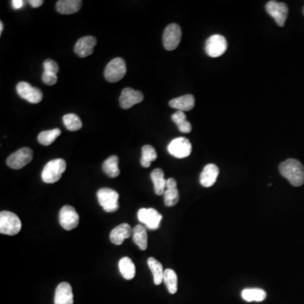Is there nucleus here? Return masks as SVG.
Returning <instances> with one entry per match:
<instances>
[{
  "instance_id": "33",
  "label": "nucleus",
  "mask_w": 304,
  "mask_h": 304,
  "mask_svg": "<svg viewBox=\"0 0 304 304\" xmlns=\"http://www.w3.org/2000/svg\"><path fill=\"white\" fill-rule=\"evenodd\" d=\"M43 67H44V71H48V72L54 73L58 75L59 71V67L56 62L53 59H47L43 63Z\"/></svg>"
},
{
  "instance_id": "12",
  "label": "nucleus",
  "mask_w": 304,
  "mask_h": 304,
  "mask_svg": "<svg viewBox=\"0 0 304 304\" xmlns=\"http://www.w3.org/2000/svg\"><path fill=\"white\" fill-rule=\"evenodd\" d=\"M16 91L22 98L27 100L32 104L39 103L43 98V94L40 89L33 87L31 84L25 81L18 83L16 86Z\"/></svg>"
},
{
  "instance_id": "15",
  "label": "nucleus",
  "mask_w": 304,
  "mask_h": 304,
  "mask_svg": "<svg viewBox=\"0 0 304 304\" xmlns=\"http://www.w3.org/2000/svg\"><path fill=\"white\" fill-rule=\"evenodd\" d=\"M96 45V39L91 36L83 37L78 40L75 46V53L80 58H86L93 54Z\"/></svg>"
},
{
  "instance_id": "11",
  "label": "nucleus",
  "mask_w": 304,
  "mask_h": 304,
  "mask_svg": "<svg viewBox=\"0 0 304 304\" xmlns=\"http://www.w3.org/2000/svg\"><path fill=\"white\" fill-rule=\"evenodd\" d=\"M168 150L174 158H188L192 151V144L189 139L184 137H179L173 139L170 144H168Z\"/></svg>"
},
{
  "instance_id": "10",
  "label": "nucleus",
  "mask_w": 304,
  "mask_h": 304,
  "mask_svg": "<svg viewBox=\"0 0 304 304\" xmlns=\"http://www.w3.org/2000/svg\"><path fill=\"white\" fill-rule=\"evenodd\" d=\"M80 216L71 206H64L59 211V223L64 230L71 231L79 225Z\"/></svg>"
},
{
  "instance_id": "28",
  "label": "nucleus",
  "mask_w": 304,
  "mask_h": 304,
  "mask_svg": "<svg viewBox=\"0 0 304 304\" xmlns=\"http://www.w3.org/2000/svg\"><path fill=\"white\" fill-rule=\"evenodd\" d=\"M163 282L165 283L166 286L170 293H176L178 291V276L174 269H167L164 270Z\"/></svg>"
},
{
  "instance_id": "1",
  "label": "nucleus",
  "mask_w": 304,
  "mask_h": 304,
  "mask_svg": "<svg viewBox=\"0 0 304 304\" xmlns=\"http://www.w3.org/2000/svg\"><path fill=\"white\" fill-rule=\"evenodd\" d=\"M279 171L294 187H300L304 184V167L296 159H287L280 163Z\"/></svg>"
},
{
  "instance_id": "37",
  "label": "nucleus",
  "mask_w": 304,
  "mask_h": 304,
  "mask_svg": "<svg viewBox=\"0 0 304 304\" xmlns=\"http://www.w3.org/2000/svg\"><path fill=\"white\" fill-rule=\"evenodd\" d=\"M4 30V24L3 22H0V34H2Z\"/></svg>"
},
{
  "instance_id": "18",
  "label": "nucleus",
  "mask_w": 304,
  "mask_h": 304,
  "mask_svg": "<svg viewBox=\"0 0 304 304\" xmlns=\"http://www.w3.org/2000/svg\"><path fill=\"white\" fill-rule=\"evenodd\" d=\"M219 176V168L215 164L206 165L200 174V182L203 187L210 188L215 184Z\"/></svg>"
},
{
  "instance_id": "21",
  "label": "nucleus",
  "mask_w": 304,
  "mask_h": 304,
  "mask_svg": "<svg viewBox=\"0 0 304 304\" xmlns=\"http://www.w3.org/2000/svg\"><path fill=\"white\" fill-rule=\"evenodd\" d=\"M82 6L80 0H60L58 1L56 9L58 12L63 15H71L77 13Z\"/></svg>"
},
{
  "instance_id": "14",
  "label": "nucleus",
  "mask_w": 304,
  "mask_h": 304,
  "mask_svg": "<svg viewBox=\"0 0 304 304\" xmlns=\"http://www.w3.org/2000/svg\"><path fill=\"white\" fill-rule=\"evenodd\" d=\"M144 99L143 94L132 88L123 89L119 97V103L123 109H128L134 105L140 103Z\"/></svg>"
},
{
  "instance_id": "4",
  "label": "nucleus",
  "mask_w": 304,
  "mask_h": 304,
  "mask_svg": "<svg viewBox=\"0 0 304 304\" xmlns=\"http://www.w3.org/2000/svg\"><path fill=\"white\" fill-rule=\"evenodd\" d=\"M97 199L100 206L106 212L112 213L118 210L119 195L117 191L108 188H102L97 192Z\"/></svg>"
},
{
  "instance_id": "20",
  "label": "nucleus",
  "mask_w": 304,
  "mask_h": 304,
  "mask_svg": "<svg viewBox=\"0 0 304 304\" xmlns=\"http://www.w3.org/2000/svg\"><path fill=\"white\" fill-rule=\"evenodd\" d=\"M195 96L191 94H188V95H184V96L173 99L169 101V106L173 108L181 111V112H187L195 107Z\"/></svg>"
},
{
  "instance_id": "22",
  "label": "nucleus",
  "mask_w": 304,
  "mask_h": 304,
  "mask_svg": "<svg viewBox=\"0 0 304 304\" xmlns=\"http://www.w3.org/2000/svg\"><path fill=\"white\" fill-rule=\"evenodd\" d=\"M150 179L154 184L156 195H164L167 188V180L165 179L163 170L160 168H156L155 170H153L150 174Z\"/></svg>"
},
{
  "instance_id": "3",
  "label": "nucleus",
  "mask_w": 304,
  "mask_h": 304,
  "mask_svg": "<svg viewBox=\"0 0 304 304\" xmlns=\"http://www.w3.org/2000/svg\"><path fill=\"white\" fill-rule=\"evenodd\" d=\"M22 222L16 214L11 211H1L0 213V232L1 234L15 236L22 230Z\"/></svg>"
},
{
  "instance_id": "35",
  "label": "nucleus",
  "mask_w": 304,
  "mask_h": 304,
  "mask_svg": "<svg viewBox=\"0 0 304 304\" xmlns=\"http://www.w3.org/2000/svg\"><path fill=\"white\" fill-rule=\"evenodd\" d=\"M11 5L15 10H20L22 9L25 5V1L23 0H12Z\"/></svg>"
},
{
  "instance_id": "7",
  "label": "nucleus",
  "mask_w": 304,
  "mask_h": 304,
  "mask_svg": "<svg viewBox=\"0 0 304 304\" xmlns=\"http://www.w3.org/2000/svg\"><path fill=\"white\" fill-rule=\"evenodd\" d=\"M265 10L267 13L275 20L279 27H283L285 26V21L288 16V7L285 3L271 0L266 4Z\"/></svg>"
},
{
  "instance_id": "31",
  "label": "nucleus",
  "mask_w": 304,
  "mask_h": 304,
  "mask_svg": "<svg viewBox=\"0 0 304 304\" xmlns=\"http://www.w3.org/2000/svg\"><path fill=\"white\" fill-rule=\"evenodd\" d=\"M61 134V130L59 128H54L51 130L43 131L38 135V142L43 145L48 146L55 141V139Z\"/></svg>"
},
{
  "instance_id": "38",
  "label": "nucleus",
  "mask_w": 304,
  "mask_h": 304,
  "mask_svg": "<svg viewBox=\"0 0 304 304\" xmlns=\"http://www.w3.org/2000/svg\"><path fill=\"white\" fill-rule=\"evenodd\" d=\"M302 12H303V15H304V7H303V11H302Z\"/></svg>"
},
{
  "instance_id": "6",
  "label": "nucleus",
  "mask_w": 304,
  "mask_h": 304,
  "mask_svg": "<svg viewBox=\"0 0 304 304\" xmlns=\"http://www.w3.org/2000/svg\"><path fill=\"white\" fill-rule=\"evenodd\" d=\"M33 151L29 147H24L14 152L7 159V165L12 169L19 170L32 162Z\"/></svg>"
},
{
  "instance_id": "9",
  "label": "nucleus",
  "mask_w": 304,
  "mask_h": 304,
  "mask_svg": "<svg viewBox=\"0 0 304 304\" xmlns=\"http://www.w3.org/2000/svg\"><path fill=\"white\" fill-rule=\"evenodd\" d=\"M227 42L226 38L222 35L211 36L206 43V53L211 58H218L226 53Z\"/></svg>"
},
{
  "instance_id": "24",
  "label": "nucleus",
  "mask_w": 304,
  "mask_h": 304,
  "mask_svg": "<svg viewBox=\"0 0 304 304\" xmlns=\"http://www.w3.org/2000/svg\"><path fill=\"white\" fill-rule=\"evenodd\" d=\"M118 268L121 275L126 280H132L135 276V266L128 257H124L119 260Z\"/></svg>"
},
{
  "instance_id": "8",
  "label": "nucleus",
  "mask_w": 304,
  "mask_h": 304,
  "mask_svg": "<svg viewBox=\"0 0 304 304\" xmlns=\"http://www.w3.org/2000/svg\"><path fill=\"white\" fill-rule=\"evenodd\" d=\"M181 27L176 23L168 25L163 33V46L168 51H174L181 42Z\"/></svg>"
},
{
  "instance_id": "26",
  "label": "nucleus",
  "mask_w": 304,
  "mask_h": 304,
  "mask_svg": "<svg viewBox=\"0 0 304 304\" xmlns=\"http://www.w3.org/2000/svg\"><path fill=\"white\" fill-rule=\"evenodd\" d=\"M147 264L153 275L154 283L156 285H160L161 283L163 282V275H164L163 264L152 257L148 259Z\"/></svg>"
},
{
  "instance_id": "32",
  "label": "nucleus",
  "mask_w": 304,
  "mask_h": 304,
  "mask_svg": "<svg viewBox=\"0 0 304 304\" xmlns=\"http://www.w3.org/2000/svg\"><path fill=\"white\" fill-rule=\"evenodd\" d=\"M64 125L70 131H78L82 128V122L75 113H68L63 117Z\"/></svg>"
},
{
  "instance_id": "16",
  "label": "nucleus",
  "mask_w": 304,
  "mask_h": 304,
  "mask_svg": "<svg viewBox=\"0 0 304 304\" xmlns=\"http://www.w3.org/2000/svg\"><path fill=\"white\" fill-rule=\"evenodd\" d=\"M74 295L72 287L68 282H62L57 286L54 304H73Z\"/></svg>"
},
{
  "instance_id": "19",
  "label": "nucleus",
  "mask_w": 304,
  "mask_h": 304,
  "mask_svg": "<svg viewBox=\"0 0 304 304\" xmlns=\"http://www.w3.org/2000/svg\"><path fill=\"white\" fill-rule=\"evenodd\" d=\"M163 196H164V203L168 207H172L178 204L179 200V192L175 179H168L167 180V188Z\"/></svg>"
},
{
  "instance_id": "29",
  "label": "nucleus",
  "mask_w": 304,
  "mask_h": 304,
  "mask_svg": "<svg viewBox=\"0 0 304 304\" xmlns=\"http://www.w3.org/2000/svg\"><path fill=\"white\" fill-rule=\"evenodd\" d=\"M172 120L176 123L182 133H190L192 130L191 123L187 120V117L184 112L178 111L172 116Z\"/></svg>"
},
{
  "instance_id": "36",
  "label": "nucleus",
  "mask_w": 304,
  "mask_h": 304,
  "mask_svg": "<svg viewBox=\"0 0 304 304\" xmlns=\"http://www.w3.org/2000/svg\"><path fill=\"white\" fill-rule=\"evenodd\" d=\"M29 4L33 8H38L41 6H43V0H30Z\"/></svg>"
},
{
  "instance_id": "34",
  "label": "nucleus",
  "mask_w": 304,
  "mask_h": 304,
  "mask_svg": "<svg viewBox=\"0 0 304 304\" xmlns=\"http://www.w3.org/2000/svg\"><path fill=\"white\" fill-rule=\"evenodd\" d=\"M43 81L47 86H54L58 81V76L56 74L54 73L48 72V71H44L42 76Z\"/></svg>"
},
{
  "instance_id": "23",
  "label": "nucleus",
  "mask_w": 304,
  "mask_h": 304,
  "mask_svg": "<svg viewBox=\"0 0 304 304\" xmlns=\"http://www.w3.org/2000/svg\"><path fill=\"white\" fill-rule=\"evenodd\" d=\"M133 240L139 249L145 250L148 247V235L146 228L142 225H137L133 229Z\"/></svg>"
},
{
  "instance_id": "2",
  "label": "nucleus",
  "mask_w": 304,
  "mask_h": 304,
  "mask_svg": "<svg viewBox=\"0 0 304 304\" xmlns=\"http://www.w3.org/2000/svg\"><path fill=\"white\" fill-rule=\"evenodd\" d=\"M66 170V162L64 159H54L46 164L42 173V179L46 184H54L59 181Z\"/></svg>"
},
{
  "instance_id": "25",
  "label": "nucleus",
  "mask_w": 304,
  "mask_h": 304,
  "mask_svg": "<svg viewBox=\"0 0 304 304\" xmlns=\"http://www.w3.org/2000/svg\"><path fill=\"white\" fill-rule=\"evenodd\" d=\"M102 169L105 174L110 178H117L119 176L120 171L118 168V158L117 156H112L105 161L102 165Z\"/></svg>"
},
{
  "instance_id": "30",
  "label": "nucleus",
  "mask_w": 304,
  "mask_h": 304,
  "mask_svg": "<svg viewBox=\"0 0 304 304\" xmlns=\"http://www.w3.org/2000/svg\"><path fill=\"white\" fill-rule=\"evenodd\" d=\"M158 158V154L154 147L146 144L142 147V156L140 159V164L143 168H149L152 162Z\"/></svg>"
},
{
  "instance_id": "13",
  "label": "nucleus",
  "mask_w": 304,
  "mask_h": 304,
  "mask_svg": "<svg viewBox=\"0 0 304 304\" xmlns=\"http://www.w3.org/2000/svg\"><path fill=\"white\" fill-rule=\"evenodd\" d=\"M138 219L149 230H157L160 227L163 216L153 208H142L138 211Z\"/></svg>"
},
{
  "instance_id": "17",
  "label": "nucleus",
  "mask_w": 304,
  "mask_h": 304,
  "mask_svg": "<svg viewBox=\"0 0 304 304\" xmlns=\"http://www.w3.org/2000/svg\"><path fill=\"white\" fill-rule=\"evenodd\" d=\"M133 234L132 227L127 223H123L115 227L110 233V240L115 245H121L127 238Z\"/></svg>"
},
{
  "instance_id": "27",
  "label": "nucleus",
  "mask_w": 304,
  "mask_h": 304,
  "mask_svg": "<svg viewBox=\"0 0 304 304\" xmlns=\"http://www.w3.org/2000/svg\"><path fill=\"white\" fill-rule=\"evenodd\" d=\"M266 296V292L259 288H247L242 291V297L248 302L264 301Z\"/></svg>"
},
{
  "instance_id": "5",
  "label": "nucleus",
  "mask_w": 304,
  "mask_h": 304,
  "mask_svg": "<svg viewBox=\"0 0 304 304\" xmlns=\"http://www.w3.org/2000/svg\"><path fill=\"white\" fill-rule=\"evenodd\" d=\"M127 72L125 61L122 58H115L107 64L104 71V76L107 81L117 82L125 76Z\"/></svg>"
}]
</instances>
